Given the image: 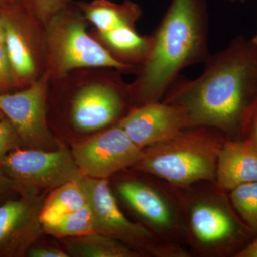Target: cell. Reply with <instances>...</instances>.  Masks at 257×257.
Returning a JSON list of instances; mask_svg holds the SVG:
<instances>
[{
	"label": "cell",
	"mask_w": 257,
	"mask_h": 257,
	"mask_svg": "<svg viewBox=\"0 0 257 257\" xmlns=\"http://www.w3.org/2000/svg\"><path fill=\"white\" fill-rule=\"evenodd\" d=\"M235 257H257V236Z\"/></svg>",
	"instance_id": "cell-28"
},
{
	"label": "cell",
	"mask_w": 257,
	"mask_h": 257,
	"mask_svg": "<svg viewBox=\"0 0 257 257\" xmlns=\"http://www.w3.org/2000/svg\"><path fill=\"white\" fill-rule=\"evenodd\" d=\"M241 140L246 142L257 150V102L245 122Z\"/></svg>",
	"instance_id": "cell-25"
},
{
	"label": "cell",
	"mask_w": 257,
	"mask_h": 257,
	"mask_svg": "<svg viewBox=\"0 0 257 257\" xmlns=\"http://www.w3.org/2000/svg\"><path fill=\"white\" fill-rule=\"evenodd\" d=\"M216 182L229 192L241 184L257 182V150L242 140L226 138L218 153Z\"/></svg>",
	"instance_id": "cell-14"
},
{
	"label": "cell",
	"mask_w": 257,
	"mask_h": 257,
	"mask_svg": "<svg viewBox=\"0 0 257 257\" xmlns=\"http://www.w3.org/2000/svg\"><path fill=\"white\" fill-rule=\"evenodd\" d=\"M118 124L141 150L173 138L189 127L183 110L163 101L135 106Z\"/></svg>",
	"instance_id": "cell-12"
},
{
	"label": "cell",
	"mask_w": 257,
	"mask_h": 257,
	"mask_svg": "<svg viewBox=\"0 0 257 257\" xmlns=\"http://www.w3.org/2000/svg\"><path fill=\"white\" fill-rule=\"evenodd\" d=\"M204 64L196 78L179 77L162 101L182 109L189 127L207 126L241 140L257 102V45L243 36L235 37Z\"/></svg>",
	"instance_id": "cell-1"
},
{
	"label": "cell",
	"mask_w": 257,
	"mask_h": 257,
	"mask_svg": "<svg viewBox=\"0 0 257 257\" xmlns=\"http://www.w3.org/2000/svg\"><path fill=\"white\" fill-rule=\"evenodd\" d=\"M94 216V232L125 243L142 254L184 257L188 253L177 243L161 239L143 223L130 221L118 207L108 179L82 176L79 179Z\"/></svg>",
	"instance_id": "cell-5"
},
{
	"label": "cell",
	"mask_w": 257,
	"mask_h": 257,
	"mask_svg": "<svg viewBox=\"0 0 257 257\" xmlns=\"http://www.w3.org/2000/svg\"><path fill=\"white\" fill-rule=\"evenodd\" d=\"M88 204L87 196L78 181H72L52 189L45 197L40 219L42 225L52 224Z\"/></svg>",
	"instance_id": "cell-18"
},
{
	"label": "cell",
	"mask_w": 257,
	"mask_h": 257,
	"mask_svg": "<svg viewBox=\"0 0 257 257\" xmlns=\"http://www.w3.org/2000/svg\"><path fill=\"white\" fill-rule=\"evenodd\" d=\"M116 189L143 224L161 239L172 242L182 232L184 223L177 206L160 189L143 181L127 179L119 182Z\"/></svg>",
	"instance_id": "cell-10"
},
{
	"label": "cell",
	"mask_w": 257,
	"mask_h": 257,
	"mask_svg": "<svg viewBox=\"0 0 257 257\" xmlns=\"http://www.w3.org/2000/svg\"><path fill=\"white\" fill-rule=\"evenodd\" d=\"M15 75L12 68L4 44H0V93L15 85Z\"/></svg>",
	"instance_id": "cell-24"
},
{
	"label": "cell",
	"mask_w": 257,
	"mask_h": 257,
	"mask_svg": "<svg viewBox=\"0 0 257 257\" xmlns=\"http://www.w3.org/2000/svg\"><path fill=\"white\" fill-rule=\"evenodd\" d=\"M29 257H69V253L65 250L52 246H32L27 253Z\"/></svg>",
	"instance_id": "cell-26"
},
{
	"label": "cell",
	"mask_w": 257,
	"mask_h": 257,
	"mask_svg": "<svg viewBox=\"0 0 257 257\" xmlns=\"http://www.w3.org/2000/svg\"><path fill=\"white\" fill-rule=\"evenodd\" d=\"M226 138L215 128L191 126L173 138L144 148L133 168L178 188L214 182L218 153Z\"/></svg>",
	"instance_id": "cell-3"
},
{
	"label": "cell",
	"mask_w": 257,
	"mask_h": 257,
	"mask_svg": "<svg viewBox=\"0 0 257 257\" xmlns=\"http://www.w3.org/2000/svg\"><path fill=\"white\" fill-rule=\"evenodd\" d=\"M5 30L4 45L15 77L26 79L36 71L31 48L25 35L8 14H1Z\"/></svg>",
	"instance_id": "cell-19"
},
{
	"label": "cell",
	"mask_w": 257,
	"mask_h": 257,
	"mask_svg": "<svg viewBox=\"0 0 257 257\" xmlns=\"http://www.w3.org/2000/svg\"><path fill=\"white\" fill-rule=\"evenodd\" d=\"M123 93L121 87L110 83L82 88L74 96L71 109L74 128L81 133H91L112 124L124 110Z\"/></svg>",
	"instance_id": "cell-13"
},
{
	"label": "cell",
	"mask_w": 257,
	"mask_h": 257,
	"mask_svg": "<svg viewBox=\"0 0 257 257\" xmlns=\"http://www.w3.org/2000/svg\"><path fill=\"white\" fill-rule=\"evenodd\" d=\"M5 42V30L2 20L1 14H0V44H4Z\"/></svg>",
	"instance_id": "cell-29"
},
{
	"label": "cell",
	"mask_w": 257,
	"mask_h": 257,
	"mask_svg": "<svg viewBox=\"0 0 257 257\" xmlns=\"http://www.w3.org/2000/svg\"><path fill=\"white\" fill-rule=\"evenodd\" d=\"M44 233L58 239L77 237L94 232V216L92 209L86 207L61 218L50 224L43 225Z\"/></svg>",
	"instance_id": "cell-20"
},
{
	"label": "cell",
	"mask_w": 257,
	"mask_h": 257,
	"mask_svg": "<svg viewBox=\"0 0 257 257\" xmlns=\"http://www.w3.org/2000/svg\"><path fill=\"white\" fill-rule=\"evenodd\" d=\"M229 193L234 210L256 237L257 182L241 184Z\"/></svg>",
	"instance_id": "cell-21"
},
{
	"label": "cell",
	"mask_w": 257,
	"mask_h": 257,
	"mask_svg": "<svg viewBox=\"0 0 257 257\" xmlns=\"http://www.w3.org/2000/svg\"><path fill=\"white\" fill-rule=\"evenodd\" d=\"M206 0H172L151 35V48L128 87L137 106L163 100L183 69L209 58Z\"/></svg>",
	"instance_id": "cell-2"
},
{
	"label": "cell",
	"mask_w": 257,
	"mask_h": 257,
	"mask_svg": "<svg viewBox=\"0 0 257 257\" xmlns=\"http://www.w3.org/2000/svg\"><path fill=\"white\" fill-rule=\"evenodd\" d=\"M45 198L44 194H27L0 204V257L26 256L41 237Z\"/></svg>",
	"instance_id": "cell-11"
},
{
	"label": "cell",
	"mask_w": 257,
	"mask_h": 257,
	"mask_svg": "<svg viewBox=\"0 0 257 257\" xmlns=\"http://www.w3.org/2000/svg\"><path fill=\"white\" fill-rule=\"evenodd\" d=\"M5 117V115L3 114V113L1 111H0V119H3V118Z\"/></svg>",
	"instance_id": "cell-32"
},
{
	"label": "cell",
	"mask_w": 257,
	"mask_h": 257,
	"mask_svg": "<svg viewBox=\"0 0 257 257\" xmlns=\"http://www.w3.org/2000/svg\"><path fill=\"white\" fill-rule=\"evenodd\" d=\"M186 201L187 233L193 246L210 256H236L256 238L224 193Z\"/></svg>",
	"instance_id": "cell-4"
},
{
	"label": "cell",
	"mask_w": 257,
	"mask_h": 257,
	"mask_svg": "<svg viewBox=\"0 0 257 257\" xmlns=\"http://www.w3.org/2000/svg\"><path fill=\"white\" fill-rule=\"evenodd\" d=\"M86 18L95 25L99 33L114 30L124 25L134 26L140 18L142 10L131 0L121 4L109 0H94L81 5Z\"/></svg>",
	"instance_id": "cell-15"
},
{
	"label": "cell",
	"mask_w": 257,
	"mask_h": 257,
	"mask_svg": "<svg viewBox=\"0 0 257 257\" xmlns=\"http://www.w3.org/2000/svg\"><path fill=\"white\" fill-rule=\"evenodd\" d=\"M47 46L52 71L57 75L81 67L133 69L116 60L88 35L84 20L68 7L47 23Z\"/></svg>",
	"instance_id": "cell-6"
},
{
	"label": "cell",
	"mask_w": 257,
	"mask_h": 257,
	"mask_svg": "<svg viewBox=\"0 0 257 257\" xmlns=\"http://www.w3.org/2000/svg\"><path fill=\"white\" fill-rule=\"evenodd\" d=\"M72 156L84 177L108 179L119 171L133 167L143 150L116 124L87 140L75 143Z\"/></svg>",
	"instance_id": "cell-9"
},
{
	"label": "cell",
	"mask_w": 257,
	"mask_h": 257,
	"mask_svg": "<svg viewBox=\"0 0 257 257\" xmlns=\"http://www.w3.org/2000/svg\"><path fill=\"white\" fill-rule=\"evenodd\" d=\"M99 34L103 41L114 52L112 55L115 58L132 67L133 66L130 62L141 65L151 48V36H141L131 25H124Z\"/></svg>",
	"instance_id": "cell-17"
},
{
	"label": "cell",
	"mask_w": 257,
	"mask_h": 257,
	"mask_svg": "<svg viewBox=\"0 0 257 257\" xmlns=\"http://www.w3.org/2000/svg\"><path fill=\"white\" fill-rule=\"evenodd\" d=\"M69 256L140 257L141 253L125 243L99 233L62 239Z\"/></svg>",
	"instance_id": "cell-16"
},
{
	"label": "cell",
	"mask_w": 257,
	"mask_h": 257,
	"mask_svg": "<svg viewBox=\"0 0 257 257\" xmlns=\"http://www.w3.org/2000/svg\"><path fill=\"white\" fill-rule=\"evenodd\" d=\"M251 41L253 42V43L255 44V45H257V32L256 35H255V36L253 37V38L251 39Z\"/></svg>",
	"instance_id": "cell-30"
},
{
	"label": "cell",
	"mask_w": 257,
	"mask_h": 257,
	"mask_svg": "<svg viewBox=\"0 0 257 257\" xmlns=\"http://www.w3.org/2000/svg\"><path fill=\"white\" fill-rule=\"evenodd\" d=\"M13 192L18 193L14 182L0 167V200Z\"/></svg>",
	"instance_id": "cell-27"
},
{
	"label": "cell",
	"mask_w": 257,
	"mask_h": 257,
	"mask_svg": "<svg viewBox=\"0 0 257 257\" xmlns=\"http://www.w3.org/2000/svg\"><path fill=\"white\" fill-rule=\"evenodd\" d=\"M39 22L47 23L52 17L68 7L69 0H22Z\"/></svg>",
	"instance_id": "cell-22"
},
{
	"label": "cell",
	"mask_w": 257,
	"mask_h": 257,
	"mask_svg": "<svg viewBox=\"0 0 257 257\" xmlns=\"http://www.w3.org/2000/svg\"><path fill=\"white\" fill-rule=\"evenodd\" d=\"M20 195L37 194L39 189H52L82 177L72 152L60 146L55 150L19 147L0 162Z\"/></svg>",
	"instance_id": "cell-7"
},
{
	"label": "cell",
	"mask_w": 257,
	"mask_h": 257,
	"mask_svg": "<svg viewBox=\"0 0 257 257\" xmlns=\"http://www.w3.org/2000/svg\"><path fill=\"white\" fill-rule=\"evenodd\" d=\"M6 3L7 0H0V6H3V5L6 4Z\"/></svg>",
	"instance_id": "cell-31"
},
{
	"label": "cell",
	"mask_w": 257,
	"mask_h": 257,
	"mask_svg": "<svg viewBox=\"0 0 257 257\" xmlns=\"http://www.w3.org/2000/svg\"><path fill=\"white\" fill-rule=\"evenodd\" d=\"M47 79L45 75L15 94L0 93V111L14 126L23 148L55 150L60 146L47 122Z\"/></svg>",
	"instance_id": "cell-8"
},
{
	"label": "cell",
	"mask_w": 257,
	"mask_h": 257,
	"mask_svg": "<svg viewBox=\"0 0 257 257\" xmlns=\"http://www.w3.org/2000/svg\"><path fill=\"white\" fill-rule=\"evenodd\" d=\"M230 1H231V2H236V1L244 2L245 0H230Z\"/></svg>",
	"instance_id": "cell-33"
},
{
	"label": "cell",
	"mask_w": 257,
	"mask_h": 257,
	"mask_svg": "<svg viewBox=\"0 0 257 257\" xmlns=\"http://www.w3.org/2000/svg\"><path fill=\"white\" fill-rule=\"evenodd\" d=\"M22 146L14 126L7 117L0 119V162L10 152Z\"/></svg>",
	"instance_id": "cell-23"
}]
</instances>
